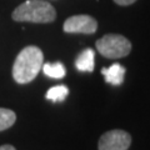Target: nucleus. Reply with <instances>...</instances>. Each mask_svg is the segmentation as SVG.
Here are the masks:
<instances>
[{
  "label": "nucleus",
  "mask_w": 150,
  "mask_h": 150,
  "mask_svg": "<svg viewBox=\"0 0 150 150\" xmlns=\"http://www.w3.org/2000/svg\"><path fill=\"white\" fill-rule=\"evenodd\" d=\"M63 29L69 34H94L98 30V21L90 15H74L65 20Z\"/></svg>",
  "instance_id": "obj_5"
},
{
  "label": "nucleus",
  "mask_w": 150,
  "mask_h": 150,
  "mask_svg": "<svg viewBox=\"0 0 150 150\" xmlns=\"http://www.w3.org/2000/svg\"><path fill=\"white\" fill-rule=\"evenodd\" d=\"M125 71H126L125 68L118 63L112 64L109 68L101 69V74H103V76H104L105 81L111 84V85H120V84L124 81Z\"/></svg>",
  "instance_id": "obj_6"
},
{
  "label": "nucleus",
  "mask_w": 150,
  "mask_h": 150,
  "mask_svg": "<svg viewBox=\"0 0 150 150\" xmlns=\"http://www.w3.org/2000/svg\"><path fill=\"white\" fill-rule=\"evenodd\" d=\"M131 144V135L125 130L115 129L104 133L99 139V150H128Z\"/></svg>",
  "instance_id": "obj_4"
},
{
  "label": "nucleus",
  "mask_w": 150,
  "mask_h": 150,
  "mask_svg": "<svg viewBox=\"0 0 150 150\" xmlns=\"http://www.w3.org/2000/svg\"><path fill=\"white\" fill-rule=\"evenodd\" d=\"M94 64H95V53L90 48L83 50L75 60V68L79 71L91 73L94 70Z\"/></svg>",
  "instance_id": "obj_7"
},
{
  "label": "nucleus",
  "mask_w": 150,
  "mask_h": 150,
  "mask_svg": "<svg viewBox=\"0 0 150 150\" xmlns=\"http://www.w3.org/2000/svg\"><path fill=\"white\" fill-rule=\"evenodd\" d=\"M69 94V89L65 86V85H58V86H53L50 88L48 93H46L45 98L48 100H51L54 103H58V101H64L67 99Z\"/></svg>",
  "instance_id": "obj_9"
},
{
  "label": "nucleus",
  "mask_w": 150,
  "mask_h": 150,
  "mask_svg": "<svg viewBox=\"0 0 150 150\" xmlns=\"http://www.w3.org/2000/svg\"><path fill=\"white\" fill-rule=\"evenodd\" d=\"M98 51L108 59H120L128 56L131 51V43L124 35L106 34L96 40Z\"/></svg>",
  "instance_id": "obj_3"
},
{
  "label": "nucleus",
  "mask_w": 150,
  "mask_h": 150,
  "mask_svg": "<svg viewBox=\"0 0 150 150\" xmlns=\"http://www.w3.org/2000/svg\"><path fill=\"white\" fill-rule=\"evenodd\" d=\"M15 121H16L15 112L10 109L0 108V131L11 128Z\"/></svg>",
  "instance_id": "obj_10"
},
{
  "label": "nucleus",
  "mask_w": 150,
  "mask_h": 150,
  "mask_svg": "<svg viewBox=\"0 0 150 150\" xmlns=\"http://www.w3.org/2000/svg\"><path fill=\"white\" fill-rule=\"evenodd\" d=\"M11 18L19 23L48 24L55 20L56 11L54 6L45 0H26L13 11Z\"/></svg>",
  "instance_id": "obj_2"
},
{
  "label": "nucleus",
  "mask_w": 150,
  "mask_h": 150,
  "mask_svg": "<svg viewBox=\"0 0 150 150\" xmlns=\"http://www.w3.org/2000/svg\"><path fill=\"white\" fill-rule=\"evenodd\" d=\"M0 150H16V149L10 144H5V145H1V146H0Z\"/></svg>",
  "instance_id": "obj_12"
},
{
  "label": "nucleus",
  "mask_w": 150,
  "mask_h": 150,
  "mask_svg": "<svg viewBox=\"0 0 150 150\" xmlns=\"http://www.w3.org/2000/svg\"><path fill=\"white\" fill-rule=\"evenodd\" d=\"M137 0H114L115 4H118L120 6H128V5H131V4H134Z\"/></svg>",
  "instance_id": "obj_11"
},
{
  "label": "nucleus",
  "mask_w": 150,
  "mask_h": 150,
  "mask_svg": "<svg viewBox=\"0 0 150 150\" xmlns=\"http://www.w3.org/2000/svg\"><path fill=\"white\" fill-rule=\"evenodd\" d=\"M43 71L46 76L54 78V79H63L67 75V70L62 63H55V64H43Z\"/></svg>",
  "instance_id": "obj_8"
},
{
  "label": "nucleus",
  "mask_w": 150,
  "mask_h": 150,
  "mask_svg": "<svg viewBox=\"0 0 150 150\" xmlns=\"http://www.w3.org/2000/svg\"><path fill=\"white\" fill-rule=\"evenodd\" d=\"M44 63V55L38 46L29 45L18 54L13 65V78L18 84H28L36 78Z\"/></svg>",
  "instance_id": "obj_1"
}]
</instances>
